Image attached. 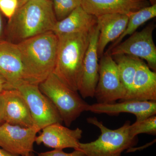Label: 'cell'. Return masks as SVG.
<instances>
[{"instance_id":"obj_1","label":"cell","mask_w":156,"mask_h":156,"mask_svg":"<svg viewBox=\"0 0 156 156\" xmlns=\"http://www.w3.org/2000/svg\"><path fill=\"white\" fill-rule=\"evenodd\" d=\"M58 43V37L50 31L16 44L27 83L39 85L53 73Z\"/></svg>"},{"instance_id":"obj_2","label":"cell","mask_w":156,"mask_h":156,"mask_svg":"<svg viewBox=\"0 0 156 156\" xmlns=\"http://www.w3.org/2000/svg\"><path fill=\"white\" fill-rule=\"evenodd\" d=\"M50 0L29 1L9 19L7 33L14 44L52 31L57 22Z\"/></svg>"},{"instance_id":"obj_3","label":"cell","mask_w":156,"mask_h":156,"mask_svg":"<svg viewBox=\"0 0 156 156\" xmlns=\"http://www.w3.org/2000/svg\"><path fill=\"white\" fill-rule=\"evenodd\" d=\"M91 30L57 35L58 48L53 73L63 83L76 92L78 91Z\"/></svg>"},{"instance_id":"obj_4","label":"cell","mask_w":156,"mask_h":156,"mask_svg":"<svg viewBox=\"0 0 156 156\" xmlns=\"http://www.w3.org/2000/svg\"><path fill=\"white\" fill-rule=\"evenodd\" d=\"M87 121L99 128L101 134L94 141L80 142L78 149L84 156H122L124 151L137 144V137H131L129 134L130 121H126L122 127L115 130L105 127L95 117L87 118Z\"/></svg>"},{"instance_id":"obj_5","label":"cell","mask_w":156,"mask_h":156,"mask_svg":"<svg viewBox=\"0 0 156 156\" xmlns=\"http://www.w3.org/2000/svg\"><path fill=\"white\" fill-rule=\"evenodd\" d=\"M41 92L49 98L58 111L62 122L70 127L89 105L77 92L70 89L53 73L39 85Z\"/></svg>"},{"instance_id":"obj_6","label":"cell","mask_w":156,"mask_h":156,"mask_svg":"<svg viewBox=\"0 0 156 156\" xmlns=\"http://www.w3.org/2000/svg\"><path fill=\"white\" fill-rule=\"evenodd\" d=\"M15 89L20 92L25 99L32 118L34 126L39 131L51 124L62 123L58 111L41 92L39 85L23 83Z\"/></svg>"},{"instance_id":"obj_7","label":"cell","mask_w":156,"mask_h":156,"mask_svg":"<svg viewBox=\"0 0 156 156\" xmlns=\"http://www.w3.org/2000/svg\"><path fill=\"white\" fill-rule=\"evenodd\" d=\"M101 57L99 77L94 97L98 103L111 104L117 100H124L126 94L117 63L108 52Z\"/></svg>"},{"instance_id":"obj_8","label":"cell","mask_w":156,"mask_h":156,"mask_svg":"<svg viewBox=\"0 0 156 156\" xmlns=\"http://www.w3.org/2000/svg\"><path fill=\"white\" fill-rule=\"evenodd\" d=\"M155 28V25L150 23L107 52L112 56L127 55L144 59L148 67L156 72V47L153 37Z\"/></svg>"},{"instance_id":"obj_9","label":"cell","mask_w":156,"mask_h":156,"mask_svg":"<svg viewBox=\"0 0 156 156\" xmlns=\"http://www.w3.org/2000/svg\"><path fill=\"white\" fill-rule=\"evenodd\" d=\"M40 131L34 126L24 128L4 122L0 126V147L20 156L33 152L34 143Z\"/></svg>"},{"instance_id":"obj_10","label":"cell","mask_w":156,"mask_h":156,"mask_svg":"<svg viewBox=\"0 0 156 156\" xmlns=\"http://www.w3.org/2000/svg\"><path fill=\"white\" fill-rule=\"evenodd\" d=\"M99 31L97 24L91 32L89 46L83 62L78 91L83 98H93L98 82V56L97 44Z\"/></svg>"},{"instance_id":"obj_11","label":"cell","mask_w":156,"mask_h":156,"mask_svg":"<svg viewBox=\"0 0 156 156\" xmlns=\"http://www.w3.org/2000/svg\"><path fill=\"white\" fill-rule=\"evenodd\" d=\"M0 74L11 89L27 83L21 55L16 44L0 41Z\"/></svg>"},{"instance_id":"obj_12","label":"cell","mask_w":156,"mask_h":156,"mask_svg":"<svg viewBox=\"0 0 156 156\" xmlns=\"http://www.w3.org/2000/svg\"><path fill=\"white\" fill-rule=\"evenodd\" d=\"M42 132L36 136L35 143L43 144L46 147L54 149L63 150L67 148L78 149L83 131L77 128L69 129L62 124H51L42 129Z\"/></svg>"},{"instance_id":"obj_13","label":"cell","mask_w":156,"mask_h":156,"mask_svg":"<svg viewBox=\"0 0 156 156\" xmlns=\"http://www.w3.org/2000/svg\"><path fill=\"white\" fill-rule=\"evenodd\" d=\"M87 112L96 114L118 115L122 113H128L136 116V122H140L156 114V101L127 100L119 103H95L89 105Z\"/></svg>"},{"instance_id":"obj_14","label":"cell","mask_w":156,"mask_h":156,"mask_svg":"<svg viewBox=\"0 0 156 156\" xmlns=\"http://www.w3.org/2000/svg\"><path fill=\"white\" fill-rule=\"evenodd\" d=\"M4 122L24 127H34L33 121L26 101L16 89L2 92Z\"/></svg>"},{"instance_id":"obj_15","label":"cell","mask_w":156,"mask_h":156,"mask_svg":"<svg viewBox=\"0 0 156 156\" xmlns=\"http://www.w3.org/2000/svg\"><path fill=\"white\" fill-rule=\"evenodd\" d=\"M149 6L145 0H82L81 7L97 17L107 14H129Z\"/></svg>"},{"instance_id":"obj_16","label":"cell","mask_w":156,"mask_h":156,"mask_svg":"<svg viewBox=\"0 0 156 156\" xmlns=\"http://www.w3.org/2000/svg\"><path fill=\"white\" fill-rule=\"evenodd\" d=\"M129 16L128 14H111L96 17L99 31L97 44L98 57L102 56L109 43L117 40L125 31Z\"/></svg>"},{"instance_id":"obj_17","label":"cell","mask_w":156,"mask_h":156,"mask_svg":"<svg viewBox=\"0 0 156 156\" xmlns=\"http://www.w3.org/2000/svg\"><path fill=\"white\" fill-rule=\"evenodd\" d=\"M130 100L156 101V73L140 58Z\"/></svg>"},{"instance_id":"obj_18","label":"cell","mask_w":156,"mask_h":156,"mask_svg":"<svg viewBox=\"0 0 156 156\" xmlns=\"http://www.w3.org/2000/svg\"><path fill=\"white\" fill-rule=\"evenodd\" d=\"M97 24V17L88 14L81 6L78 7L60 21L52 30L56 35L88 32Z\"/></svg>"},{"instance_id":"obj_19","label":"cell","mask_w":156,"mask_h":156,"mask_svg":"<svg viewBox=\"0 0 156 156\" xmlns=\"http://www.w3.org/2000/svg\"><path fill=\"white\" fill-rule=\"evenodd\" d=\"M112 57L118 66L120 80L125 90L126 96L123 101L130 100L134 76L140 58L127 55H115Z\"/></svg>"},{"instance_id":"obj_20","label":"cell","mask_w":156,"mask_h":156,"mask_svg":"<svg viewBox=\"0 0 156 156\" xmlns=\"http://www.w3.org/2000/svg\"><path fill=\"white\" fill-rule=\"evenodd\" d=\"M156 16V4L151 6H147L129 14L128 24L125 31L111 45L107 52H108L116 45L119 44L125 37L128 35H131L136 32L139 27Z\"/></svg>"},{"instance_id":"obj_21","label":"cell","mask_w":156,"mask_h":156,"mask_svg":"<svg viewBox=\"0 0 156 156\" xmlns=\"http://www.w3.org/2000/svg\"><path fill=\"white\" fill-rule=\"evenodd\" d=\"M57 21L67 17L78 7L81 6L82 0H50Z\"/></svg>"},{"instance_id":"obj_22","label":"cell","mask_w":156,"mask_h":156,"mask_svg":"<svg viewBox=\"0 0 156 156\" xmlns=\"http://www.w3.org/2000/svg\"><path fill=\"white\" fill-rule=\"evenodd\" d=\"M129 133L132 137H137L140 134H147L151 135L156 134V115L151 116L140 122H136L130 125Z\"/></svg>"},{"instance_id":"obj_23","label":"cell","mask_w":156,"mask_h":156,"mask_svg":"<svg viewBox=\"0 0 156 156\" xmlns=\"http://www.w3.org/2000/svg\"><path fill=\"white\" fill-rule=\"evenodd\" d=\"M18 8V0H0V11L10 19Z\"/></svg>"},{"instance_id":"obj_24","label":"cell","mask_w":156,"mask_h":156,"mask_svg":"<svg viewBox=\"0 0 156 156\" xmlns=\"http://www.w3.org/2000/svg\"><path fill=\"white\" fill-rule=\"evenodd\" d=\"M38 156H84V155L83 153L79 149L74 150L71 153L65 152L63 150L54 149L39 153Z\"/></svg>"},{"instance_id":"obj_25","label":"cell","mask_w":156,"mask_h":156,"mask_svg":"<svg viewBox=\"0 0 156 156\" xmlns=\"http://www.w3.org/2000/svg\"><path fill=\"white\" fill-rule=\"evenodd\" d=\"M9 89H11V87L5 78L0 74V93Z\"/></svg>"},{"instance_id":"obj_26","label":"cell","mask_w":156,"mask_h":156,"mask_svg":"<svg viewBox=\"0 0 156 156\" xmlns=\"http://www.w3.org/2000/svg\"><path fill=\"white\" fill-rule=\"evenodd\" d=\"M3 99L2 93H0V124L3 122Z\"/></svg>"},{"instance_id":"obj_27","label":"cell","mask_w":156,"mask_h":156,"mask_svg":"<svg viewBox=\"0 0 156 156\" xmlns=\"http://www.w3.org/2000/svg\"><path fill=\"white\" fill-rule=\"evenodd\" d=\"M3 23L2 13L0 11V41H2L3 35Z\"/></svg>"},{"instance_id":"obj_28","label":"cell","mask_w":156,"mask_h":156,"mask_svg":"<svg viewBox=\"0 0 156 156\" xmlns=\"http://www.w3.org/2000/svg\"><path fill=\"white\" fill-rule=\"evenodd\" d=\"M0 156H20L17 155L13 154L4 150L2 148L0 147Z\"/></svg>"},{"instance_id":"obj_29","label":"cell","mask_w":156,"mask_h":156,"mask_svg":"<svg viewBox=\"0 0 156 156\" xmlns=\"http://www.w3.org/2000/svg\"><path fill=\"white\" fill-rule=\"evenodd\" d=\"M31 1H34V0H18V8L24 5L26 3Z\"/></svg>"},{"instance_id":"obj_30","label":"cell","mask_w":156,"mask_h":156,"mask_svg":"<svg viewBox=\"0 0 156 156\" xmlns=\"http://www.w3.org/2000/svg\"><path fill=\"white\" fill-rule=\"evenodd\" d=\"M23 156H35L33 152H31L30 153H28L27 154L24 155Z\"/></svg>"},{"instance_id":"obj_31","label":"cell","mask_w":156,"mask_h":156,"mask_svg":"<svg viewBox=\"0 0 156 156\" xmlns=\"http://www.w3.org/2000/svg\"><path fill=\"white\" fill-rule=\"evenodd\" d=\"M150 2L151 3V5H153L154 4H156V0H149Z\"/></svg>"}]
</instances>
